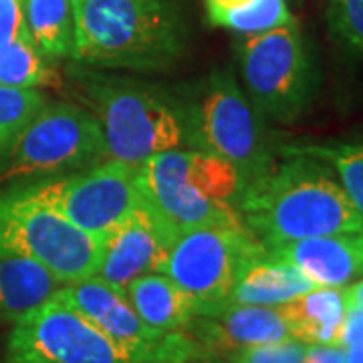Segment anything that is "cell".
I'll use <instances>...</instances> for the list:
<instances>
[{
	"mask_svg": "<svg viewBox=\"0 0 363 363\" xmlns=\"http://www.w3.org/2000/svg\"><path fill=\"white\" fill-rule=\"evenodd\" d=\"M313 283L267 247L252 252L234 281L226 305L279 307L291 298L311 291Z\"/></svg>",
	"mask_w": 363,
	"mask_h": 363,
	"instance_id": "16",
	"label": "cell"
},
{
	"mask_svg": "<svg viewBox=\"0 0 363 363\" xmlns=\"http://www.w3.org/2000/svg\"><path fill=\"white\" fill-rule=\"evenodd\" d=\"M138 174L140 166L105 160L79 172L23 184L33 198L77 228L95 236H109L142 204Z\"/></svg>",
	"mask_w": 363,
	"mask_h": 363,
	"instance_id": "7",
	"label": "cell"
},
{
	"mask_svg": "<svg viewBox=\"0 0 363 363\" xmlns=\"http://www.w3.org/2000/svg\"><path fill=\"white\" fill-rule=\"evenodd\" d=\"M204 363H228V362H224V359H216V357H206Z\"/></svg>",
	"mask_w": 363,
	"mask_h": 363,
	"instance_id": "33",
	"label": "cell"
},
{
	"mask_svg": "<svg viewBox=\"0 0 363 363\" xmlns=\"http://www.w3.org/2000/svg\"><path fill=\"white\" fill-rule=\"evenodd\" d=\"M107 160L97 117L77 104H45L0 164V186L45 180Z\"/></svg>",
	"mask_w": 363,
	"mask_h": 363,
	"instance_id": "5",
	"label": "cell"
},
{
	"mask_svg": "<svg viewBox=\"0 0 363 363\" xmlns=\"http://www.w3.org/2000/svg\"><path fill=\"white\" fill-rule=\"evenodd\" d=\"M6 363H138L104 331L52 295L13 323Z\"/></svg>",
	"mask_w": 363,
	"mask_h": 363,
	"instance_id": "11",
	"label": "cell"
},
{
	"mask_svg": "<svg viewBox=\"0 0 363 363\" xmlns=\"http://www.w3.org/2000/svg\"><path fill=\"white\" fill-rule=\"evenodd\" d=\"M25 33V0H0V52Z\"/></svg>",
	"mask_w": 363,
	"mask_h": 363,
	"instance_id": "28",
	"label": "cell"
},
{
	"mask_svg": "<svg viewBox=\"0 0 363 363\" xmlns=\"http://www.w3.org/2000/svg\"><path fill=\"white\" fill-rule=\"evenodd\" d=\"M176 236L178 233L142 198V204L107 236L95 277L123 291L143 274L162 272Z\"/></svg>",
	"mask_w": 363,
	"mask_h": 363,
	"instance_id": "13",
	"label": "cell"
},
{
	"mask_svg": "<svg viewBox=\"0 0 363 363\" xmlns=\"http://www.w3.org/2000/svg\"><path fill=\"white\" fill-rule=\"evenodd\" d=\"M291 337L305 345H337L347 311L345 286H313L277 307Z\"/></svg>",
	"mask_w": 363,
	"mask_h": 363,
	"instance_id": "17",
	"label": "cell"
},
{
	"mask_svg": "<svg viewBox=\"0 0 363 363\" xmlns=\"http://www.w3.org/2000/svg\"><path fill=\"white\" fill-rule=\"evenodd\" d=\"M305 363H345V350L339 345H307Z\"/></svg>",
	"mask_w": 363,
	"mask_h": 363,
	"instance_id": "30",
	"label": "cell"
},
{
	"mask_svg": "<svg viewBox=\"0 0 363 363\" xmlns=\"http://www.w3.org/2000/svg\"><path fill=\"white\" fill-rule=\"evenodd\" d=\"M188 150H168L140 166L142 198L180 234L204 224L242 222L238 208L202 196L186 176Z\"/></svg>",
	"mask_w": 363,
	"mask_h": 363,
	"instance_id": "12",
	"label": "cell"
},
{
	"mask_svg": "<svg viewBox=\"0 0 363 363\" xmlns=\"http://www.w3.org/2000/svg\"><path fill=\"white\" fill-rule=\"evenodd\" d=\"M105 242L33 198L23 182L0 186V259L37 260L71 285L97 274Z\"/></svg>",
	"mask_w": 363,
	"mask_h": 363,
	"instance_id": "4",
	"label": "cell"
},
{
	"mask_svg": "<svg viewBox=\"0 0 363 363\" xmlns=\"http://www.w3.org/2000/svg\"><path fill=\"white\" fill-rule=\"evenodd\" d=\"M206 13L212 25L240 35H255L293 21L285 0H206Z\"/></svg>",
	"mask_w": 363,
	"mask_h": 363,
	"instance_id": "21",
	"label": "cell"
},
{
	"mask_svg": "<svg viewBox=\"0 0 363 363\" xmlns=\"http://www.w3.org/2000/svg\"><path fill=\"white\" fill-rule=\"evenodd\" d=\"M363 343V309H359L355 303H351L347 298V311H345V319L339 331V347H350V345H357Z\"/></svg>",
	"mask_w": 363,
	"mask_h": 363,
	"instance_id": "29",
	"label": "cell"
},
{
	"mask_svg": "<svg viewBox=\"0 0 363 363\" xmlns=\"http://www.w3.org/2000/svg\"><path fill=\"white\" fill-rule=\"evenodd\" d=\"M331 25L363 52V0H331Z\"/></svg>",
	"mask_w": 363,
	"mask_h": 363,
	"instance_id": "27",
	"label": "cell"
},
{
	"mask_svg": "<svg viewBox=\"0 0 363 363\" xmlns=\"http://www.w3.org/2000/svg\"><path fill=\"white\" fill-rule=\"evenodd\" d=\"M274 164L250 184L238 212L250 233L264 247L323 234L363 233L355 210L333 169L301 154Z\"/></svg>",
	"mask_w": 363,
	"mask_h": 363,
	"instance_id": "1",
	"label": "cell"
},
{
	"mask_svg": "<svg viewBox=\"0 0 363 363\" xmlns=\"http://www.w3.org/2000/svg\"><path fill=\"white\" fill-rule=\"evenodd\" d=\"M285 154L315 157L329 166L363 218V138L347 142L301 143L285 147Z\"/></svg>",
	"mask_w": 363,
	"mask_h": 363,
	"instance_id": "22",
	"label": "cell"
},
{
	"mask_svg": "<svg viewBox=\"0 0 363 363\" xmlns=\"http://www.w3.org/2000/svg\"><path fill=\"white\" fill-rule=\"evenodd\" d=\"M73 59L107 69L166 71L184 52L180 16L166 0H71Z\"/></svg>",
	"mask_w": 363,
	"mask_h": 363,
	"instance_id": "2",
	"label": "cell"
},
{
	"mask_svg": "<svg viewBox=\"0 0 363 363\" xmlns=\"http://www.w3.org/2000/svg\"><path fill=\"white\" fill-rule=\"evenodd\" d=\"M305 350L307 345L298 339H283L274 343L252 345L245 350L233 351L224 357L228 363H305Z\"/></svg>",
	"mask_w": 363,
	"mask_h": 363,
	"instance_id": "26",
	"label": "cell"
},
{
	"mask_svg": "<svg viewBox=\"0 0 363 363\" xmlns=\"http://www.w3.org/2000/svg\"><path fill=\"white\" fill-rule=\"evenodd\" d=\"M267 248L315 286H350L363 277V233L323 234Z\"/></svg>",
	"mask_w": 363,
	"mask_h": 363,
	"instance_id": "15",
	"label": "cell"
},
{
	"mask_svg": "<svg viewBox=\"0 0 363 363\" xmlns=\"http://www.w3.org/2000/svg\"><path fill=\"white\" fill-rule=\"evenodd\" d=\"M186 176L202 196L238 208L245 184L230 162L202 150H188Z\"/></svg>",
	"mask_w": 363,
	"mask_h": 363,
	"instance_id": "24",
	"label": "cell"
},
{
	"mask_svg": "<svg viewBox=\"0 0 363 363\" xmlns=\"http://www.w3.org/2000/svg\"><path fill=\"white\" fill-rule=\"evenodd\" d=\"M186 333L200 343L206 357L216 359L245 347L291 339L279 309L262 305H222L198 313Z\"/></svg>",
	"mask_w": 363,
	"mask_h": 363,
	"instance_id": "14",
	"label": "cell"
},
{
	"mask_svg": "<svg viewBox=\"0 0 363 363\" xmlns=\"http://www.w3.org/2000/svg\"><path fill=\"white\" fill-rule=\"evenodd\" d=\"M347 289V298L351 303H355L359 309H363V277L359 281H355L353 285L345 286Z\"/></svg>",
	"mask_w": 363,
	"mask_h": 363,
	"instance_id": "31",
	"label": "cell"
},
{
	"mask_svg": "<svg viewBox=\"0 0 363 363\" xmlns=\"http://www.w3.org/2000/svg\"><path fill=\"white\" fill-rule=\"evenodd\" d=\"M260 247L245 222L196 226L176 236L162 272L192 297L198 315L226 305L242 264Z\"/></svg>",
	"mask_w": 363,
	"mask_h": 363,
	"instance_id": "9",
	"label": "cell"
},
{
	"mask_svg": "<svg viewBox=\"0 0 363 363\" xmlns=\"http://www.w3.org/2000/svg\"><path fill=\"white\" fill-rule=\"evenodd\" d=\"M45 104L47 97L39 89H14L0 85V164L26 123Z\"/></svg>",
	"mask_w": 363,
	"mask_h": 363,
	"instance_id": "25",
	"label": "cell"
},
{
	"mask_svg": "<svg viewBox=\"0 0 363 363\" xmlns=\"http://www.w3.org/2000/svg\"><path fill=\"white\" fill-rule=\"evenodd\" d=\"M125 297L143 321L162 331H186L194 319L192 297L166 272H150L123 289Z\"/></svg>",
	"mask_w": 363,
	"mask_h": 363,
	"instance_id": "18",
	"label": "cell"
},
{
	"mask_svg": "<svg viewBox=\"0 0 363 363\" xmlns=\"http://www.w3.org/2000/svg\"><path fill=\"white\" fill-rule=\"evenodd\" d=\"M238 63L247 95L262 116L293 121L309 105L311 61L295 21L247 35L238 47Z\"/></svg>",
	"mask_w": 363,
	"mask_h": 363,
	"instance_id": "8",
	"label": "cell"
},
{
	"mask_svg": "<svg viewBox=\"0 0 363 363\" xmlns=\"http://www.w3.org/2000/svg\"><path fill=\"white\" fill-rule=\"evenodd\" d=\"M37 45L28 37V30L0 52V85L14 89H40L59 85V75Z\"/></svg>",
	"mask_w": 363,
	"mask_h": 363,
	"instance_id": "23",
	"label": "cell"
},
{
	"mask_svg": "<svg viewBox=\"0 0 363 363\" xmlns=\"http://www.w3.org/2000/svg\"><path fill=\"white\" fill-rule=\"evenodd\" d=\"M204 359H206V357H204ZM204 359H198V362H194V363H204Z\"/></svg>",
	"mask_w": 363,
	"mask_h": 363,
	"instance_id": "34",
	"label": "cell"
},
{
	"mask_svg": "<svg viewBox=\"0 0 363 363\" xmlns=\"http://www.w3.org/2000/svg\"><path fill=\"white\" fill-rule=\"evenodd\" d=\"M345 363H363V343L345 347Z\"/></svg>",
	"mask_w": 363,
	"mask_h": 363,
	"instance_id": "32",
	"label": "cell"
},
{
	"mask_svg": "<svg viewBox=\"0 0 363 363\" xmlns=\"http://www.w3.org/2000/svg\"><path fill=\"white\" fill-rule=\"evenodd\" d=\"M75 87L104 131L107 160L142 166L168 150H192L188 107L166 91L81 69Z\"/></svg>",
	"mask_w": 363,
	"mask_h": 363,
	"instance_id": "3",
	"label": "cell"
},
{
	"mask_svg": "<svg viewBox=\"0 0 363 363\" xmlns=\"http://www.w3.org/2000/svg\"><path fill=\"white\" fill-rule=\"evenodd\" d=\"M28 37L47 59L73 55V2L71 0H25Z\"/></svg>",
	"mask_w": 363,
	"mask_h": 363,
	"instance_id": "20",
	"label": "cell"
},
{
	"mask_svg": "<svg viewBox=\"0 0 363 363\" xmlns=\"http://www.w3.org/2000/svg\"><path fill=\"white\" fill-rule=\"evenodd\" d=\"M188 113L192 150L230 162L245 190L274 166L262 113L228 71L210 75L204 93L198 104L188 107Z\"/></svg>",
	"mask_w": 363,
	"mask_h": 363,
	"instance_id": "6",
	"label": "cell"
},
{
	"mask_svg": "<svg viewBox=\"0 0 363 363\" xmlns=\"http://www.w3.org/2000/svg\"><path fill=\"white\" fill-rule=\"evenodd\" d=\"M55 295L85 315L138 363H194L206 357L192 335L147 325L121 289L97 277L63 285Z\"/></svg>",
	"mask_w": 363,
	"mask_h": 363,
	"instance_id": "10",
	"label": "cell"
},
{
	"mask_svg": "<svg viewBox=\"0 0 363 363\" xmlns=\"http://www.w3.org/2000/svg\"><path fill=\"white\" fill-rule=\"evenodd\" d=\"M61 286L59 279L37 260L0 259V325L16 323Z\"/></svg>",
	"mask_w": 363,
	"mask_h": 363,
	"instance_id": "19",
	"label": "cell"
}]
</instances>
